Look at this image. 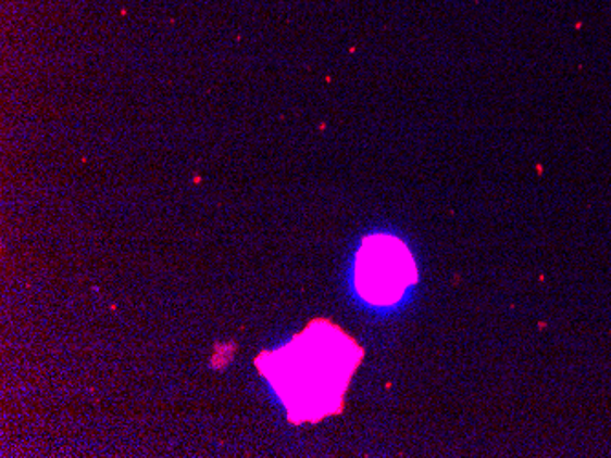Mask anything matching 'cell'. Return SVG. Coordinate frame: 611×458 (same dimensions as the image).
Returning a JSON list of instances; mask_svg holds the SVG:
<instances>
[{"label":"cell","instance_id":"1","mask_svg":"<svg viewBox=\"0 0 611 458\" xmlns=\"http://www.w3.org/2000/svg\"><path fill=\"white\" fill-rule=\"evenodd\" d=\"M361 349L328 321H315L291 344L265 356L262 371L297 422H315L339 409Z\"/></svg>","mask_w":611,"mask_h":458},{"label":"cell","instance_id":"2","mask_svg":"<svg viewBox=\"0 0 611 458\" xmlns=\"http://www.w3.org/2000/svg\"><path fill=\"white\" fill-rule=\"evenodd\" d=\"M414 259L403 241L388 234L370 236L356 258V289L369 304H398L414 285Z\"/></svg>","mask_w":611,"mask_h":458}]
</instances>
